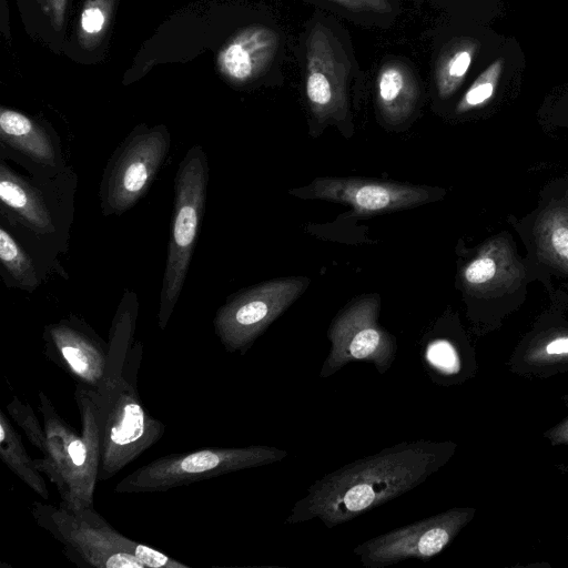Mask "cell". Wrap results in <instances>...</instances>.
Listing matches in <instances>:
<instances>
[{"label":"cell","instance_id":"cell-1","mask_svg":"<svg viewBox=\"0 0 568 568\" xmlns=\"http://www.w3.org/2000/svg\"><path fill=\"white\" fill-rule=\"evenodd\" d=\"M446 453L445 444L418 439L351 462L312 484L285 523L318 519L333 528L353 520L424 483Z\"/></svg>","mask_w":568,"mask_h":568},{"label":"cell","instance_id":"cell-2","mask_svg":"<svg viewBox=\"0 0 568 568\" xmlns=\"http://www.w3.org/2000/svg\"><path fill=\"white\" fill-rule=\"evenodd\" d=\"M38 397L47 449L42 458L34 459L37 468L55 486L63 504L73 509L93 507L101 455L97 409L88 389L75 385L74 390L81 434L58 413L43 392Z\"/></svg>","mask_w":568,"mask_h":568},{"label":"cell","instance_id":"cell-3","mask_svg":"<svg viewBox=\"0 0 568 568\" xmlns=\"http://www.w3.org/2000/svg\"><path fill=\"white\" fill-rule=\"evenodd\" d=\"M32 517L79 567L187 568L189 566L118 531L94 507L73 509L62 501H33Z\"/></svg>","mask_w":568,"mask_h":568},{"label":"cell","instance_id":"cell-4","mask_svg":"<svg viewBox=\"0 0 568 568\" xmlns=\"http://www.w3.org/2000/svg\"><path fill=\"white\" fill-rule=\"evenodd\" d=\"M142 361L139 343L122 377L88 392L95 405L100 432L99 481L109 480L156 444L165 425L145 408L136 387Z\"/></svg>","mask_w":568,"mask_h":568},{"label":"cell","instance_id":"cell-5","mask_svg":"<svg viewBox=\"0 0 568 568\" xmlns=\"http://www.w3.org/2000/svg\"><path fill=\"white\" fill-rule=\"evenodd\" d=\"M207 158L193 145L179 164L174 180V206L168 257L160 293L158 325L164 329L185 282L205 211Z\"/></svg>","mask_w":568,"mask_h":568},{"label":"cell","instance_id":"cell-6","mask_svg":"<svg viewBox=\"0 0 568 568\" xmlns=\"http://www.w3.org/2000/svg\"><path fill=\"white\" fill-rule=\"evenodd\" d=\"M288 455L267 445L209 447L173 453L136 468L114 487L118 494L166 491L224 474L270 465Z\"/></svg>","mask_w":568,"mask_h":568},{"label":"cell","instance_id":"cell-7","mask_svg":"<svg viewBox=\"0 0 568 568\" xmlns=\"http://www.w3.org/2000/svg\"><path fill=\"white\" fill-rule=\"evenodd\" d=\"M170 150L164 125L133 130L106 163L100 185L105 216L120 215L146 193Z\"/></svg>","mask_w":568,"mask_h":568},{"label":"cell","instance_id":"cell-8","mask_svg":"<svg viewBox=\"0 0 568 568\" xmlns=\"http://www.w3.org/2000/svg\"><path fill=\"white\" fill-rule=\"evenodd\" d=\"M381 298L377 294L361 296L344 307L328 328L331 349L320 376L326 378L345 365L365 361L385 374L396 357V338L378 324Z\"/></svg>","mask_w":568,"mask_h":568},{"label":"cell","instance_id":"cell-9","mask_svg":"<svg viewBox=\"0 0 568 568\" xmlns=\"http://www.w3.org/2000/svg\"><path fill=\"white\" fill-rule=\"evenodd\" d=\"M308 278L260 283L231 296L216 312L214 331L224 348L245 354L256 338L305 291Z\"/></svg>","mask_w":568,"mask_h":568},{"label":"cell","instance_id":"cell-10","mask_svg":"<svg viewBox=\"0 0 568 568\" xmlns=\"http://www.w3.org/2000/svg\"><path fill=\"white\" fill-rule=\"evenodd\" d=\"M465 514L448 511L395 528L353 549L365 568H384L407 559L427 560L449 544Z\"/></svg>","mask_w":568,"mask_h":568},{"label":"cell","instance_id":"cell-11","mask_svg":"<svg viewBox=\"0 0 568 568\" xmlns=\"http://www.w3.org/2000/svg\"><path fill=\"white\" fill-rule=\"evenodd\" d=\"M349 68L339 43L324 27H315L306 44L305 93L320 122H341L348 111Z\"/></svg>","mask_w":568,"mask_h":568},{"label":"cell","instance_id":"cell-12","mask_svg":"<svg viewBox=\"0 0 568 568\" xmlns=\"http://www.w3.org/2000/svg\"><path fill=\"white\" fill-rule=\"evenodd\" d=\"M291 193L345 203L359 215L405 210L433 199V190L426 186L359 178H318Z\"/></svg>","mask_w":568,"mask_h":568},{"label":"cell","instance_id":"cell-13","mask_svg":"<svg viewBox=\"0 0 568 568\" xmlns=\"http://www.w3.org/2000/svg\"><path fill=\"white\" fill-rule=\"evenodd\" d=\"M44 354L75 385L98 390L106 379L108 344L83 321L71 316L43 332Z\"/></svg>","mask_w":568,"mask_h":568},{"label":"cell","instance_id":"cell-14","mask_svg":"<svg viewBox=\"0 0 568 568\" xmlns=\"http://www.w3.org/2000/svg\"><path fill=\"white\" fill-rule=\"evenodd\" d=\"M505 37L489 24L462 19L436 59L434 78L438 97L450 99L468 84L491 59Z\"/></svg>","mask_w":568,"mask_h":568},{"label":"cell","instance_id":"cell-15","mask_svg":"<svg viewBox=\"0 0 568 568\" xmlns=\"http://www.w3.org/2000/svg\"><path fill=\"white\" fill-rule=\"evenodd\" d=\"M526 72V54L514 36H506L491 59L467 84L455 112L465 114L497 102L518 88Z\"/></svg>","mask_w":568,"mask_h":568},{"label":"cell","instance_id":"cell-16","mask_svg":"<svg viewBox=\"0 0 568 568\" xmlns=\"http://www.w3.org/2000/svg\"><path fill=\"white\" fill-rule=\"evenodd\" d=\"M278 34L253 24L237 31L219 51L216 67L234 84L247 83L262 74L278 49Z\"/></svg>","mask_w":568,"mask_h":568},{"label":"cell","instance_id":"cell-17","mask_svg":"<svg viewBox=\"0 0 568 568\" xmlns=\"http://www.w3.org/2000/svg\"><path fill=\"white\" fill-rule=\"evenodd\" d=\"M0 200L32 232L44 235L54 231L52 215L42 194L3 162L0 165Z\"/></svg>","mask_w":568,"mask_h":568},{"label":"cell","instance_id":"cell-18","mask_svg":"<svg viewBox=\"0 0 568 568\" xmlns=\"http://www.w3.org/2000/svg\"><path fill=\"white\" fill-rule=\"evenodd\" d=\"M419 88L412 71L399 61L384 63L376 79V100L383 119L399 124L414 112Z\"/></svg>","mask_w":568,"mask_h":568},{"label":"cell","instance_id":"cell-19","mask_svg":"<svg viewBox=\"0 0 568 568\" xmlns=\"http://www.w3.org/2000/svg\"><path fill=\"white\" fill-rule=\"evenodd\" d=\"M2 143L40 165H54L57 150L48 132L28 115L7 108L0 110Z\"/></svg>","mask_w":568,"mask_h":568},{"label":"cell","instance_id":"cell-20","mask_svg":"<svg viewBox=\"0 0 568 568\" xmlns=\"http://www.w3.org/2000/svg\"><path fill=\"white\" fill-rule=\"evenodd\" d=\"M0 457L3 464L41 498H49L42 473L36 466L8 416L0 412Z\"/></svg>","mask_w":568,"mask_h":568},{"label":"cell","instance_id":"cell-21","mask_svg":"<svg viewBox=\"0 0 568 568\" xmlns=\"http://www.w3.org/2000/svg\"><path fill=\"white\" fill-rule=\"evenodd\" d=\"M0 261L19 287L33 291L40 284L29 254L4 227L0 230Z\"/></svg>","mask_w":568,"mask_h":568},{"label":"cell","instance_id":"cell-22","mask_svg":"<svg viewBox=\"0 0 568 568\" xmlns=\"http://www.w3.org/2000/svg\"><path fill=\"white\" fill-rule=\"evenodd\" d=\"M113 10V0H87L78 23V40L85 50H93L104 37Z\"/></svg>","mask_w":568,"mask_h":568},{"label":"cell","instance_id":"cell-23","mask_svg":"<svg viewBox=\"0 0 568 568\" xmlns=\"http://www.w3.org/2000/svg\"><path fill=\"white\" fill-rule=\"evenodd\" d=\"M7 410L10 417L22 429L30 444L44 455L47 449L45 430L36 416L31 405L21 402L18 397H13L7 405Z\"/></svg>","mask_w":568,"mask_h":568},{"label":"cell","instance_id":"cell-24","mask_svg":"<svg viewBox=\"0 0 568 568\" xmlns=\"http://www.w3.org/2000/svg\"><path fill=\"white\" fill-rule=\"evenodd\" d=\"M498 265L489 254H480L470 261L463 271V278L468 286H483L496 276Z\"/></svg>","mask_w":568,"mask_h":568},{"label":"cell","instance_id":"cell-25","mask_svg":"<svg viewBox=\"0 0 568 568\" xmlns=\"http://www.w3.org/2000/svg\"><path fill=\"white\" fill-rule=\"evenodd\" d=\"M427 359L436 368L453 373L458 369V357L454 347L446 341H436L427 348Z\"/></svg>","mask_w":568,"mask_h":568},{"label":"cell","instance_id":"cell-26","mask_svg":"<svg viewBox=\"0 0 568 568\" xmlns=\"http://www.w3.org/2000/svg\"><path fill=\"white\" fill-rule=\"evenodd\" d=\"M548 241L552 252L568 263V223L555 221L549 229Z\"/></svg>","mask_w":568,"mask_h":568},{"label":"cell","instance_id":"cell-27","mask_svg":"<svg viewBox=\"0 0 568 568\" xmlns=\"http://www.w3.org/2000/svg\"><path fill=\"white\" fill-rule=\"evenodd\" d=\"M354 11L385 13L390 9L387 0H332Z\"/></svg>","mask_w":568,"mask_h":568},{"label":"cell","instance_id":"cell-28","mask_svg":"<svg viewBox=\"0 0 568 568\" xmlns=\"http://www.w3.org/2000/svg\"><path fill=\"white\" fill-rule=\"evenodd\" d=\"M67 2L68 0H48L52 17V24L58 30H60L64 23Z\"/></svg>","mask_w":568,"mask_h":568},{"label":"cell","instance_id":"cell-29","mask_svg":"<svg viewBox=\"0 0 568 568\" xmlns=\"http://www.w3.org/2000/svg\"><path fill=\"white\" fill-rule=\"evenodd\" d=\"M549 354H565L568 353V337L556 338L551 341L547 347Z\"/></svg>","mask_w":568,"mask_h":568},{"label":"cell","instance_id":"cell-30","mask_svg":"<svg viewBox=\"0 0 568 568\" xmlns=\"http://www.w3.org/2000/svg\"><path fill=\"white\" fill-rule=\"evenodd\" d=\"M555 109L557 112L568 116V85L562 89L561 93L558 95Z\"/></svg>","mask_w":568,"mask_h":568}]
</instances>
